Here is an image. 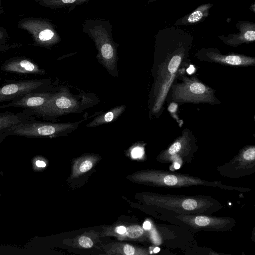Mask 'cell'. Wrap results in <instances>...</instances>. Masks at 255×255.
Instances as JSON below:
<instances>
[{"mask_svg":"<svg viewBox=\"0 0 255 255\" xmlns=\"http://www.w3.org/2000/svg\"><path fill=\"white\" fill-rule=\"evenodd\" d=\"M143 202L155 209L162 220L175 215H212L223 206L217 200L207 195H175L154 193L141 195Z\"/></svg>","mask_w":255,"mask_h":255,"instance_id":"1","label":"cell"},{"mask_svg":"<svg viewBox=\"0 0 255 255\" xmlns=\"http://www.w3.org/2000/svg\"><path fill=\"white\" fill-rule=\"evenodd\" d=\"M135 180L144 184L163 188H183L205 186L226 188L219 182H210L187 174L174 173L163 170H146L133 176Z\"/></svg>","mask_w":255,"mask_h":255,"instance_id":"2","label":"cell"},{"mask_svg":"<svg viewBox=\"0 0 255 255\" xmlns=\"http://www.w3.org/2000/svg\"><path fill=\"white\" fill-rule=\"evenodd\" d=\"M84 119L75 122L54 123L25 121L7 129L9 135L30 138L55 137L75 130Z\"/></svg>","mask_w":255,"mask_h":255,"instance_id":"3","label":"cell"},{"mask_svg":"<svg viewBox=\"0 0 255 255\" xmlns=\"http://www.w3.org/2000/svg\"><path fill=\"white\" fill-rule=\"evenodd\" d=\"M164 220L178 223L196 231L226 232L232 230L236 225L234 218L205 214L175 215Z\"/></svg>","mask_w":255,"mask_h":255,"instance_id":"4","label":"cell"},{"mask_svg":"<svg viewBox=\"0 0 255 255\" xmlns=\"http://www.w3.org/2000/svg\"><path fill=\"white\" fill-rule=\"evenodd\" d=\"M88 33L94 41L98 50L99 62L113 76L118 75V56L116 45L105 28L96 25L89 30Z\"/></svg>","mask_w":255,"mask_h":255,"instance_id":"5","label":"cell"},{"mask_svg":"<svg viewBox=\"0 0 255 255\" xmlns=\"http://www.w3.org/2000/svg\"><path fill=\"white\" fill-rule=\"evenodd\" d=\"M83 102L74 97L68 89L62 88L53 94L45 104L32 111L33 114L48 117H54L70 113L80 112L84 106Z\"/></svg>","mask_w":255,"mask_h":255,"instance_id":"6","label":"cell"},{"mask_svg":"<svg viewBox=\"0 0 255 255\" xmlns=\"http://www.w3.org/2000/svg\"><path fill=\"white\" fill-rule=\"evenodd\" d=\"M222 177L238 179L255 172V146H247L227 163L217 168Z\"/></svg>","mask_w":255,"mask_h":255,"instance_id":"7","label":"cell"},{"mask_svg":"<svg viewBox=\"0 0 255 255\" xmlns=\"http://www.w3.org/2000/svg\"><path fill=\"white\" fill-rule=\"evenodd\" d=\"M172 98L182 102L211 103L215 101L212 89L195 78L188 77L173 87Z\"/></svg>","mask_w":255,"mask_h":255,"instance_id":"8","label":"cell"},{"mask_svg":"<svg viewBox=\"0 0 255 255\" xmlns=\"http://www.w3.org/2000/svg\"><path fill=\"white\" fill-rule=\"evenodd\" d=\"M196 146L187 133L177 139L169 147L162 151L156 157L162 164L176 163L181 166L192 162Z\"/></svg>","mask_w":255,"mask_h":255,"instance_id":"9","label":"cell"},{"mask_svg":"<svg viewBox=\"0 0 255 255\" xmlns=\"http://www.w3.org/2000/svg\"><path fill=\"white\" fill-rule=\"evenodd\" d=\"M18 26L28 32L35 43L39 46H51L60 41V37L52 25L46 20L28 18L20 21Z\"/></svg>","mask_w":255,"mask_h":255,"instance_id":"10","label":"cell"},{"mask_svg":"<svg viewBox=\"0 0 255 255\" xmlns=\"http://www.w3.org/2000/svg\"><path fill=\"white\" fill-rule=\"evenodd\" d=\"M44 80H26L16 81L0 87V102L18 99L43 87Z\"/></svg>","mask_w":255,"mask_h":255,"instance_id":"11","label":"cell"},{"mask_svg":"<svg viewBox=\"0 0 255 255\" xmlns=\"http://www.w3.org/2000/svg\"><path fill=\"white\" fill-rule=\"evenodd\" d=\"M236 26L239 30L237 33H231L227 36H219L218 38L226 44L233 47L255 40V23L240 20L236 22Z\"/></svg>","mask_w":255,"mask_h":255,"instance_id":"12","label":"cell"},{"mask_svg":"<svg viewBox=\"0 0 255 255\" xmlns=\"http://www.w3.org/2000/svg\"><path fill=\"white\" fill-rule=\"evenodd\" d=\"M52 93L46 92H30L23 96L13 100L11 102L0 106V109L9 107H24L35 111L49 100Z\"/></svg>","mask_w":255,"mask_h":255,"instance_id":"13","label":"cell"},{"mask_svg":"<svg viewBox=\"0 0 255 255\" xmlns=\"http://www.w3.org/2000/svg\"><path fill=\"white\" fill-rule=\"evenodd\" d=\"M4 71L23 74L44 75L45 71L28 58L14 57L6 61L2 65Z\"/></svg>","mask_w":255,"mask_h":255,"instance_id":"14","label":"cell"},{"mask_svg":"<svg viewBox=\"0 0 255 255\" xmlns=\"http://www.w3.org/2000/svg\"><path fill=\"white\" fill-rule=\"evenodd\" d=\"M202 51L208 59L220 63L232 66H248L255 63L254 58L242 55H222L215 49L210 48L202 49Z\"/></svg>","mask_w":255,"mask_h":255,"instance_id":"15","label":"cell"},{"mask_svg":"<svg viewBox=\"0 0 255 255\" xmlns=\"http://www.w3.org/2000/svg\"><path fill=\"white\" fill-rule=\"evenodd\" d=\"M214 5L213 3L203 4L191 13L177 20L174 25L187 26L200 23L208 16L209 10Z\"/></svg>","mask_w":255,"mask_h":255,"instance_id":"16","label":"cell"},{"mask_svg":"<svg viewBox=\"0 0 255 255\" xmlns=\"http://www.w3.org/2000/svg\"><path fill=\"white\" fill-rule=\"evenodd\" d=\"M32 114V111L30 109L16 114L9 112L0 113V131L26 121Z\"/></svg>","mask_w":255,"mask_h":255,"instance_id":"17","label":"cell"},{"mask_svg":"<svg viewBox=\"0 0 255 255\" xmlns=\"http://www.w3.org/2000/svg\"><path fill=\"white\" fill-rule=\"evenodd\" d=\"M124 105L117 106L105 113L99 115L87 124L88 127H94L115 121L125 111Z\"/></svg>","mask_w":255,"mask_h":255,"instance_id":"18","label":"cell"},{"mask_svg":"<svg viewBox=\"0 0 255 255\" xmlns=\"http://www.w3.org/2000/svg\"><path fill=\"white\" fill-rule=\"evenodd\" d=\"M90 0H38L39 3L49 8H60L69 5H77Z\"/></svg>","mask_w":255,"mask_h":255,"instance_id":"19","label":"cell"},{"mask_svg":"<svg viewBox=\"0 0 255 255\" xmlns=\"http://www.w3.org/2000/svg\"><path fill=\"white\" fill-rule=\"evenodd\" d=\"M117 252L116 254H122L126 255H149L150 252L148 250L139 248L128 244H120L114 250V251Z\"/></svg>","mask_w":255,"mask_h":255,"instance_id":"20","label":"cell"},{"mask_svg":"<svg viewBox=\"0 0 255 255\" xmlns=\"http://www.w3.org/2000/svg\"><path fill=\"white\" fill-rule=\"evenodd\" d=\"M94 158L84 157L77 160L74 167V175H79L90 170L93 166Z\"/></svg>","mask_w":255,"mask_h":255,"instance_id":"21","label":"cell"},{"mask_svg":"<svg viewBox=\"0 0 255 255\" xmlns=\"http://www.w3.org/2000/svg\"><path fill=\"white\" fill-rule=\"evenodd\" d=\"M8 34L5 29L0 27V52L16 47L8 43Z\"/></svg>","mask_w":255,"mask_h":255,"instance_id":"22","label":"cell"},{"mask_svg":"<svg viewBox=\"0 0 255 255\" xmlns=\"http://www.w3.org/2000/svg\"><path fill=\"white\" fill-rule=\"evenodd\" d=\"M125 233L129 238L137 239L144 235V229L138 225H134L126 228Z\"/></svg>","mask_w":255,"mask_h":255,"instance_id":"23","label":"cell"},{"mask_svg":"<svg viewBox=\"0 0 255 255\" xmlns=\"http://www.w3.org/2000/svg\"><path fill=\"white\" fill-rule=\"evenodd\" d=\"M79 245L84 248H91L93 245L92 239L87 236H81L78 240Z\"/></svg>","mask_w":255,"mask_h":255,"instance_id":"24","label":"cell"},{"mask_svg":"<svg viewBox=\"0 0 255 255\" xmlns=\"http://www.w3.org/2000/svg\"><path fill=\"white\" fill-rule=\"evenodd\" d=\"M144 153V150L142 148L135 147L131 151V156L133 158H140Z\"/></svg>","mask_w":255,"mask_h":255,"instance_id":"25","label":"cell"},{"mask_svg":"<svg viewBox=\"0 0 255 255\" xmlns=\"http://www.w3.org/2000/svg\"><path fill=\"white\" fill-rule=\"evenodd\" d=\"M150 236L151 239L155 244H159L160 242L158 238V235L154 229H153L151 231H150Z\"/></svg>","mask_w":255,"mask_h":255,"instance_id":"26","label":"cell"},{"mask_svg":"<svg viewBox=\"0 0 255 255\" xmlns=\"http://www.w3.org/2000/svg\"><path fill=\"white\" fill-rule=\"evenodd\" d=\"M7 136H9V134L7 129L0 131V144Z\"/></svg>","mask_w":255,"mask_h":255,"instance_id":"27","label":"cell"},{"mask_svg":"<svg viewBox=\"0 0 255 255\" xmlns=\"http://www.w3.org/2000/svg\"><path fill=\"white\" fill-rule=\"evenodd\" d=\"M126 227L122 226L117 227L115 229L116 232L119 234H124L126 232Z\"/></svg>","mask_w":255,"mask_h":255,"instance_id":"28","label":"cell"},{"mask_svg":"<svg viewBox=\"0 0 255 255\" xmlns=\"http://www.w3.org/2000/svg\"><path fill=\"white\" fill-rule=\"evenodd\" d=\"M143 228L145 230H150L151 229V224L149 221H146L143 224Z\"/></svg>","mask_w":255,"mask_h":255,"instance_id":"29","label":"cell"},{"mask_svg":"<svg viewBox=\"0 0 255 255\" xmlns=\"http://www.w3.org/2000/svg\"><path fill=\"white\" fill-rule=\"evenodd\" d=\"M177 107V104L173 103L170 104V105L168 109L171 112H173L176 110Z\"/></svg>","mask_w":255,"mask_h":255,"instance_id":"30","label":"cell"},{"mask_svg":"<svg viewBox=\"0 0 255 255\" xmlns=\"http://www.w3.org/2000/svg\"><path fill=\"white\" fill-rule=\"evenodd\" d=\"M36 164L38 167H44L46 166L45 163L42 160H37Z\"/></svg>","mask_w":255,"mask_h":255,"instance_id":"31","label":"cell"},{"mask_svg":"<svg viewBox=\"0 0 255 255\" xmlns=\"http://www.w3.org/2000/svg\"><path fill=\"white\" fill-rule=\"evenodd\" d=\"M173 167H174L175 169H178L181 167V165L177 163H174L173 165Z\"/></svg>","mask_w":255,"mask_h":255,"instance_id":"32","label":"cell"},{"mask_svg":"<svg viewBox=\"0 0 255 255\" xmlns=\"http://www.w3.org/2000/svg\"><path fill=\"white\" fill-rule=\"evenodd\" d=\"M160 251V248L158 247H155L153 250L154 253H158Z\"/></svg>","mask_w":255,"mask_h":255,"instance_id":"33","label":"cell"},{"mask_svg":"<svg viewBox=\"0 0 255 255\" xmlns=\"http://www.w3.org/2000/svg\"><path fill=\"white\" fill-rule=\"evenodd\" d=\"M156 0H148V1H147V4H149V3H152V2H154V1H155Z\"/></svg>","mask_w":255,"mask_h":255,"instance_id":"34","label":"cell"},{"mask_svg":"<svg viewBox=\"0 0 255 255\" xmlns=\"http://www.w3.org/2000/svg\"><path fill=\"white\" fill-rule=\"evenodd\" d=\"M1 197H2V195H1V194L0 193V199L1 198Z\"/></svg>","mask_w":255,"mask_h":255,"instance_id":"35","label":"cell"},{"mask_svg":"<svg viewBox=\"0 0 255 255\" xmlns=\"http://www.w3.org/2000/svg\"><path fill=\"white\" fill-rule=\"evenodd\" d=\"M1 1H2V0H0V5H1Z\"/></svg>","mask_w":255,"mask_h":255,"instance_id":"36","label":"cell"}]
</instances>
